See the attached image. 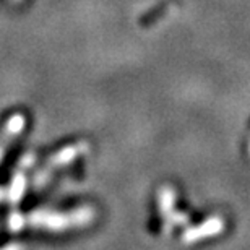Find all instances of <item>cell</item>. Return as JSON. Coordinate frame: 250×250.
<instances>
[]
</instances>
